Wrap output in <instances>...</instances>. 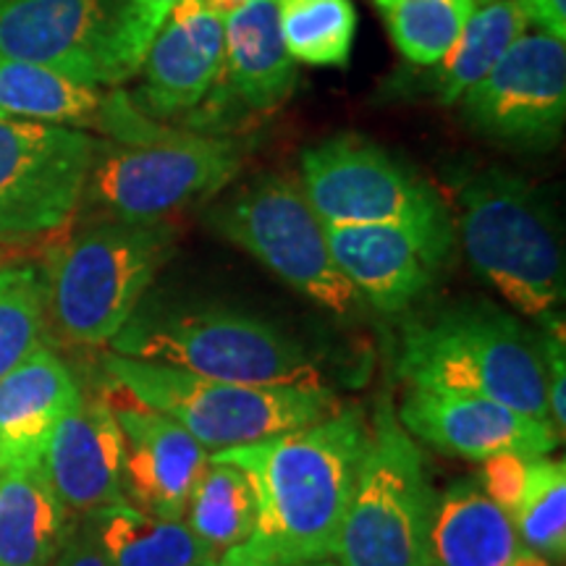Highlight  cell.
<instances>
[{
    "label": "cell",
    "instance_id": "6da1fadb",
    "mask_svg": "<svg viewBox=\"0 0 566 566\" xmlns=\"http://www.w3.org/2000/svg\"><path fill=\"white\" fill-rule=\"evenodd\" d=\"M367 438L370 420L363 409L338 407L307 428L216 451L244 472L258 504L250 541L221 556L252 566L334 558Z\"/></svg>",
    "mask_w": 566,
    "mask_h": 566
},
{
    "label": "cell",
    "instance_id": "7a4b0ae2",
    "mask_svg": "<svg viewBox=\"0 0 566 566\" xmlns=\"http://www.w3.org/2000/svg\"><path fill=\"white\" fill-rule=\"evenodd\" d=\"M396 373L409 388L480 396L551 422L541 344L495 304H454L409 325Z\"/></svg>",
    "mask_w": 566,
    "mask_h": 566
},
{
    "label": "cell",
    "instance_id": "3957f363",
    "mask_svg": "<svg viewBox=\"0 0 566 566\" xmlns=\"http://www.w3.org/2000/svg\"><path fill=\"white\" fill-rule=\"evenodd\" d=\"M113 354L242 386H323L307 346L279 325L223 304L137 307Z\"/></svg>",
    "mask_w": 566,
    "mask_h": 566
},
{
    "label": "cell",
    "instance_id": "277c9868",
    "mask_svg": "<svg viewBox=\"0 0 566 566\" xmlns=\"http://www.w3.org/2000/svg\"><path fill=\"white\" fill-rule=\"evenodd\" d=\"M171 223L105 221L71 233L45 260V304L55 334L76 346L111 344L174 254Z\"/></svg>",
    "mask_w": 566,
    "mask_h": 566
},
{
    "label": "cell",
    "instance_id": "5b68a950",
    "mask_svg": "<svg viewBox=\"0 0 566 566\" xmlns=\"http://www.w3.org/2000/svg\"><path fill=\"white\" fill-rule=\"evenodd\" d=\"M459 233L472 271L509 307L543 328L562 323L564 252L533 184L504 168L472 176L459 192Z\"/></svg>",
    "mask_w": 566,
    "mask_h": 566
},
{
    "label": "cell",
    "instance_id": "8992f818",
    "mask_svg": "<svg viewBox=\"0 0 566 566\" xmlns=\"http://www.w3.org/2000/svg\"><path fill=\"white\" fill-rule=\"evenodd\" d=\"M103 365L118 391L171 417L208 451L263 443L307 428L342 407L325 386L223 384L122 354H108Z\"/></svg>",
    "mask_w": 566,
    "mask_h": 566
},
{
    "label": "cell",
    "instance_id": "52a82bcc",
    "mask_svg": "<svg viewBox=\"0 0 566 566\" xmlns=\"http://www.w3.org/2000/svg\"><path fill=\"white\" fill-rule=\"evenodd\" d=\"M242 163L239 139L153 122L139 137L97 145L84 195L116 221L158 223L221 192Z\"/></svg>",
    "mask_w": 566,
    "mask_h": 566
},
{
    "label": "cell",
    "instance_id": "ba28073f",
    "mask_svg": "<svg viewBox=\"0 0 566 566\" xmlns=\"http://www.w3.org/2000/svg\"><path fill=\"white\" fill-rule=\"evenodd\" d=\"M433 485L420 446L380 405L334 558L342 566H424Z\"/></svg>",
    "mask_w": 566,
    "mask_h": 566
},
{
    "label": "cell",
    "instance_id": "9c48e42d",
    "mask_svg": "<svg viewBox=\"0 0 566 566\" xmlns=\"http://www.w3.org/2000/svg\"><path fill=\"white\" fill-rule=\"evenodd\" d=\"M208 223L328 313L346 317L357 310L359 294L338 271L325 223L289 176H258L212 205Z\"/></svg>",
    "mask_w": 566,
    "mask_h": 566
},
{
    "label": "cell",
    "instance_id": "30bf717a",
    "mask_svg": "<svg viewBox=\"0 0 566 566\" xmlns=\"http://www.w3.org/2000/svg\"><path fill=\"white\" fill-rule=\"evenodd\" d=\"M302 192L325 226L451 229L433 184L357 134H338L302 153Z\"/></svg>",
    "mask_w": 566,
    "mask_h": 566
},
{
    "label": "cell",
    "instance_id": "8fae6325",
    "mask_svg": "<svg viewBox=\"0 0 566 566\" xmlns=\"http://www.w3.org/2000/svg\"><path fill=\"white\" fill-rule=\"evenodd\" d=\"M97 145L74 126L0 116V244L34 242L71 221Z\"/></svg>",
    "mask_w": 566,
    "mask_h": 566
},
{
    "label": "cell",
    "instance_id": "7c38bea8",
    "mask_svg": "<svg viewBox=\"0 0 566 566\" xmlns=\"http://www.w3.org/2000/svg\"><path fill=\"white\" fill-rule=\"evenodd\" d=\"M459 103L472 132L520 150H551L566 124V42L525 32Z\"/></svg>",
    "mask_w": 566,
    "mask_h": 566
},
{
    "label": "cell",
    "instance_id": "4fadbf2b",
    "mask_svg": "<svg viewBox=\"0 0 566 566\" xmlns=\"http://www.w3.org/2000/svg\"><path fill=\"white\" fill-rule=\"evenodd\" d=\"M116 3L111 0H3L0 55L38 63L84 84L113 76Z\"/></svg>",
    "mask_w": 566,
    "mask_h": 566
},
{
    "label": "cell",
    "instance_id": "5bb4252c",
    "mask_svg": "<svg viewBox=\"0 0 566 566\" xmlns=\"http://www.w3.org/2000/svg\"><path fill=\"white\" fill-rule=\"evenodd\" d=\"M325 233L338 271L380 313L412 307L454 244L451 229L417 226H325Z\"/></svg>",
    "mask_w": 566,
    "mask_h": 566
},
{
    "label": "cell",
    "instance_id": "9a60e30c",
    "mask_svg": "<svg viewBox=\"0 0 566 566\" xmlns=\"http://www.w3.org/2000/svg\"><path fill=\"white\" fill-rule=\"evenodd\" d=\"M223 51V13L208 0H179L142 61V87L132 103L153 122L200 111L221 76Z\"/></svg>",
    "mask_w": 566,
    "mask_h": 566
},
{
    "label": "cell",
    "instance_id": "2e32d148",
    "mask_svg": "<svg viewBox=\"0 0 566 566\" xmlns=\"http://www.w3.org/2000/svg\"><path fill=\"white\" fill-rule=\"evenodd\" d=\"M396 420L417 441L472 462H485L501 454L548 457L562 443V436L551 422L533 420L480 396L409 388Z\"/></svg>",
    "mask_w": 566,
    "mask_h": 566
},
{
    "label": "cell",
    "instance_id": "e0dca14e",
    "mask_svg": "<svg viewBox=\"0 0 566 566\" xmlns=\"http://www.w3.org/2000/svg\"><path fill=\"white\" fill-rule=\"evenodd\" d=\"M126 399V405L111 401L124 433L126 501L160 520H184L189 495L208 464L210 451L171 417L139 405L132 396Z\"/></svg>",
    "mask_w": 566,
    "mask_h": 566
},
{
    "label": "cell",
    "instance_id": "ac0fdd59",
    "mask_svg": "<svg viewBox=\"0 0 566 566\" xmlns=\"http://www.w3.org/2000/svg\"><path fill=\"white\" fill-rule=\"evenodd\" d=\"M42 467L69 512L90 514L126 501L124 433L108 396H80L55 424Z\"/></svg>",
    "mask_w": 566,
    "mask_h": 566
},
{
    "label": "cell",
    "instance_id": "d6986e66",
    "mask_svg": "<svg viewBox=\"0 0 566 566\" xmlns=\"http://www.w3.org/2000/svg\"><path fill=\"white\" fill-rule=\"evenodd\" d=\"M223 21V69L210 95L223 92L226 103L247 113L281 108L294 95L300 76L281 40L275 0H247L226 13Z\"/></svg>",
    "mask_w": 566,
    "mask_h": 566
},
{
    "label": "cell",
    "instance_id": "ffe728a7",
    "mask_svg": "<svg viewBox=\"0 0 566 566\" xmlns=\"http://www.w3.org/2000/svg\"><path fill=\"white\" fill-rule=\"evenodd\" d=\"M69 365L48 346L0 378V472L42 462L55 424L80 401Z\"/></svg>",
    "mask_w": 566,
    "mask_h": 566
},
{
    "label": "cell",
    "instance_id": "44dd1931",
    "mask_svg": "<svg viewBox=\"0 0 566 566\" xmlns=\"http://www.w3.org/2000/svg\"><path fill=\"white\" fill-rule=\"evenodd\" d=\"M520 548L512 516L478 480H459L433 495L424 566H512Z\"/></svg>",
    "mask_w": 566,
    "mask_h": 566
},
{
    "label": "cell",
    "instance_id": "7402d4cb",
    "mask_svg": "<svg viewBox=\"0 0 566 566\" xmlns=\"http://www.w3.org/2000/svg\"><path fill=\"white\" fill-rule=\"evenodd\" d=\"M69 527L42 462L0 472V566H48Z\"/></svg>",
    "mask_w": 566,
    "mask_h": 566
},
{
    "label": "cell",
    "instance_id": "603a6c76",
    "mask_svg": "<svg viewBox=\"0 0 566 566\" xmlns=\"http://www.w3.org/2000/svg\"><path fill=\"white\" fill-rule=\"evenodd\" d=\"M530 30L522 0H480L454 45L428 71V92L441 105H457Z\"/></svg>",
    "mask_w": 566,
    "mask_h": 566
},
{
    "label": "cell",
    "instance_id": "cb8c5ba5",
    "mask_svg": "<svg viewBox=\"0 0 566 566\" xmlns=\"http://www.w3.org/2000/svg\"><path fill=\"white\" fill-rule=\"evenodd\" d=\"M111 566H205L218 554L184 520H160L129 501L90 512Z\"/></svg>",
    "mask_w": 566,
    "mask_h": 566
},
{
    "label": "cell",
    "instance_id": "d4e9b609",
    "mask_svg": "<svg viewBox=\"0 0 566 566\" xmlns=\"http://www.w3.org/2000/svg\"><path fill=\"white\" fill-rule=\"evenodd\" d=\"M105 95L38 63L0 55V116L55 126H87L101 118Z\"/></svg>",
    "mask_w": 566,
    "mask_h": 566
},
{
    "label": "cell",
    "instance_id": "484cf974",
    "mask_svg": "<svg viewBox=\"0 0 566 566\" xmlns=\"http://www.w3.org/2000/svg\"><path fill=\"white\" fill-rule=\"evenodd\" d=\"M184 516L187 527L218 556L242 546L250 541L258 522V504L250 480L237 464L210 454L192 488Z\"/></svg>",
    "mask_w": 566,
    "mask_h": 566
},
{
    "label": "cell",
    "instance_id": "4316f807",
    "mask_svg": "<svg viewBox=\"0 0 566 566\" xmlns=\"http://www.w3.org/2000/svg\"><path fill=\"white\" fill-rule=\"evenodd\" d=\"M279 30L296 66L342 69L352 59L357 9L352 0H275Z\"/></svg>",
    "mask_w": 566,
    "mask_h": 566
},
{
    "label": "cell",
    "instance_id": "83f0119b",
    "mask_svg": "<svg viewBox=\"0 0 566 566\" xmlns=\"http://www.w3.org/2000/svg\"><path fill=\"white\" fill-rule=\"evenodd\" d=\"M401 59L430 69L454 45L478 0H373Z\"/></svg>",
    "mask_w": 566,
    "mask_h": 566
},
{
    "label": "cell",
    "instance_id": "f1b7e54d",
    "mask_svg": "<svg viewBox=\"0 0 566 566\" xmlns=\"http://www.w3.org/2000/svg\"><path fill=\"white\" fill-rule=\"evenodd\" d=\"M48 304L42 271L34 265L0 268V378L40 349Z\"/></svg>",
    "mask_w": 566,
    "mask_h": 566
},
{
    "label": "cell",
    "instance_id": "f546056e",
    "mask_svg": "<svg viewBox=\"0 0 566 566\" xmlns=\"http://www.w3.org/2000/svg\"><path fill=\"white\" fill-rule=\"evenodd\" d=\"M512 522L522 546L562 562L566 554V467L548 457L530 462L525 493Z\"/></svg>",
    "mask_w": 566,
    "mask_h": 566
},
{
    "label": "cell",
    "instance_id": "4dcf8cb0",
    "mask_svg": "<svg viewBox=\"0 0 566 566\" xmlns=\"http://www.w3.org/2000/svg\"><path fill=\"white\" fill-rule=\"evenodd\" d=\"M179 0H116V34H113V76L116 84L139 74L155 34Z\"/></svg>",
    "mask_w": 566,
    "mask_h": 566
},
{
    "label": "cell",
    "instance_id": "1f68e13d",
    "mask_svg": "<svg viewBox=\"0 0 566 566\" xmlns=\"http://www.w3.org/2000/svg\"><path fill=\"white\" fill-rule=\"evenodd\" d=\"M535 457H516V454H501L493 459H485L483 470H480L478 485L493 504H499L504 512L512 516L516 504H520L522 493H525L527 470Z\"/></svg>",
    "mask_w": 566,
    "mask_h": 566
},
{
    "label": "cell",
    "instance_id": "d6a6232c",
    "mask_svg": "<svg viewBox=\"0 0 566 566\" xmlns=\"http://www.w3.org/2000/svg\"><path fill=\"white\" fill-rule=\"evenodd\" d=\"M541 357L546 367V396L548 415L556 433L564 438L566 428V367H564V323L548 325L541 342Z\"/></svg>",
    "mask_w": 566,
    "mask_h": 566
},
{
    "label": "cell",
    "instance_id": "836d02e7",
    "mask_svg": "<svg viewBox=\"0 0 566 566\" xmlns=\"http://www.w3.org/2000/svg\"><path fill=\"white\" fill-rule=\"evenodd\" d=\"M48 566H111L101 548V541H97L95 527H92L90 514H82V520L69 527L66 541L61 543L59 554Z\"/></svg>",
    "mask_w": 566,
    "mask_h": 566
},
{
    "label": "cell",
    "instance_id": "e575fe53",
    "mask_svg": "<svg viewBox=\"0 0 566 566\" xmlns=\"http://www.w3.org/2000/svg\"><path fill=\"white\" fill-rule=\"evenodd\" d=\"M522 9L537 32L566 42V0H522Z\"/></svg>",
    "mask_w": 566,
    "mask_h": 566
},
{
    "label": "cell",
    "instance_id": "d590c367",
    "mask_svg": "<svg viewBox=\"0 0 566 566\" xmlns=\"http://www.w3.org/2000/svg\"><path fill=\"white\" fill-rule=\"evenodd\" d=\"M512 566H548V558H543L541 554H535V551L522 546Z\"/></svg>",
    "mask_w": 566,
    "mask_h": 566
},
{
    "label": "cell",
    "instance_id": "8d00e7d4",
    "mask_svg": "<svg viewBox=\"0 0 566 566\" xmlns=\"http://www.w3.org/2000/svg\"><path fill=\"white\" fill-rule=\"evenodd\" d=\"M205 566H252V564H239V562H231V558H226V556H218L216 562H210Z\"/></svg>",
    "mask_w": 566,
    "mask_h": 566
},
{
    "label": "cell",
    "instance_id": "74e56055",
    "mask_svg": "<svg viewBox=\"0 0 566 566\" xmlns=\"http://www.w3.org/2000/svg\"><path fill=\"white\" fill-rule=\"evenodd\" d=\"M292 566H342L334 558H321V562H304V564H292Z\"/></svg>",
    "mask_w": 566,
    "mask_h": 566
},
{
    "label": "cell",
    "instance_id": "f35d334b",
    "mask_svg": "<svg viewBox=\"0 0 566 566\" xmlns=\"http://www.w3.org/2000/svg\"><path fill=\"white\" fill-rule=\"evenodd\" d=\"M0 3H3V0H0Z\"/></svg>",
    "mask_w": 566,
    "mask_h": 566
},
{
    "label": "cell",
    "instance_id": "ab89813d",
    "mask_svg": "<svg viewBox=\"0 0 566 566\" xmlns=\"http://www.w3.org/2000/svg\"><path fill=\"white\" fill-rule=\"evenodd\" d=\"M478 3H480V0H478Z\"/></svg>",
    "mask_w": 566,
    "mask_h": 566
}]
</instances>
